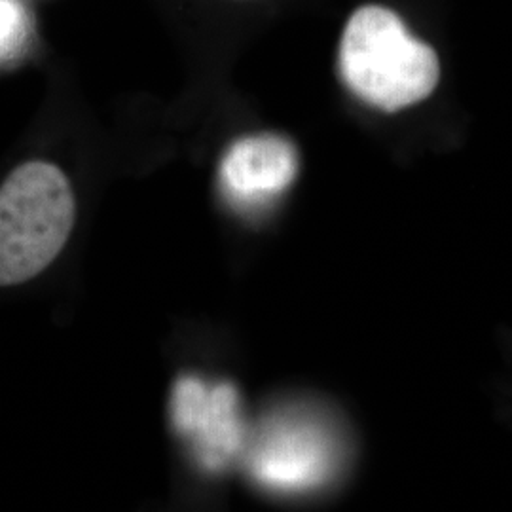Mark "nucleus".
Masks as SVG:
<instances>
[{
  "mask_svg": "<svg viewBox=\"0 0 512 512\" xmlns=\"http://www.w3.org/2000/svg\"><path fill=\"white\" fill-rule=\"evenodd\" d=\"M73 224V190L63 171L46 162L19 165L0 186V287L48 268Z\"/></svg>",
  "mask_w": 512,
  "mask_h": 512,
  "instance_id": "obj_2",
  "label": "nucleus"
},
{
  "mask_svg": "<svg viewBox=\"0 0 512 512\" xmlns=\"http://www.w3.org/2000/svg\"><path fill=\"white\" fill-rule=\"evenodd\" d=\"M251 471L275 490H308L321 484L336 461L329 429L304 414L264 423L251 450Z\"/></svg>",
  "mask_w": 512,
  "mask_h": 512,
  "instance_id": "obj_3",
  "label": "nucleus"
},
{
  "mask_svg": "<svg viewBox=\"0 0 512 512\" xmlns=\"http://www.w3.org/2000/svg\"><path fill=\"white\" fill-rule=\"evenodd\" d=\"M298 173V154L279 135H253L234 143L220 164L224 192L241 205H264L285 192Z\"/></svg>",
  "mask_w": 512,
  "mask_h": 512,
  "instance_id": "obj_5",
  "label": "nucleus"
},
{
  "mask_svg": "<svg viewBox=\"0 0 512 512\" xmlns=\"http://www.w3.org/2000/svg\"><path fill=\"white\" fill-rule=\"evenodd\" d=\"M340 76L366 105L397 112L427 99L440 78L439 55L384 6H363L340 42Z\"/></svg>",
  "mask_w": 512,
  "mask_h": 512,
  "instance_id": "obj_1",
  "label": "nucleus"
},
{
  "mask_svg": "<svg viewBox=\"0 0 512 512\" xmlns=\"http://www.w3.org/2000/svg\"><path fill=\"white\" fill-rule=\"evenodd\" d=\"M171 418L207 471H224L245 448V425L232 384L209 385L184 376L173 387Z\"/></svg>",
  "mask_w": 512,
  "mask_h": 512,
  "instance_id": "obj_4",
  "label": "nucleus"
},
{
  "mask_svg": "<svg viewBox=\"0 0 512 512\" xmlns=\"http://www.w3.org/2000/svg\"><path fill=\"white\" fill-rule=\"evenodd\" d=\"M23 12L16 2L0 0V55H6L23 40Z\"/></svg>",
  "mask_w": 512,
  "mask_h": 512,
  "instance_id": "obj_6",
  "label": "nucleus"
}]
</instances>
